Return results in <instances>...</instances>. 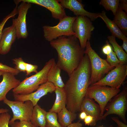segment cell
Returning a JSON list of instances; mask_svg holds the SVG:
<instances>
[{
    "label": "cell",
    "instance_id": "obj_1",
    "mask_svg": "<svg viewBox=\"0 0 127 127\" xmlns=\"http://www.w3.org/2000/svg\"><path fill=\"white\" fill-rule=\"evenodd\" d=\"M91 73L90 60L85 54L64 88L67 97L66 107L69 111L75 113L80 111L82 103L90 85Z\"/></svg>",
    "mask_w": 127,
    "mask_h": 127
},
{
    "label": "cell",
    "instance_id": "obj_2",
    "mask_svg": "<svg viewBox=\"0 0 127 127\" xmlns=\"http://www.w3.org/2000/svg\"><path fill=\"white\" fill-rule=\"evenodd\" d=\"M56 51L57 65L69 76L79 66L84 55V49L75 35L63 36L50 42Z\"/></svg>",
    "mask_w": 127,
    "mask_h": 127
},
{
    "label": "cell",
    "instance_id": "obj_3",
    "mask_svg": "<svg viewBox=\"0 0 127 127\" xmlns=\"http://www.w3.org/2000/svg\"><path fill=\"white\" fill-rule=\"evenodd\" d=\"M55 62L54 59H50L41 70L34 75L26 78L18 86L13 89V94L27 95L37 90L40 85L48 81V73Z\"/></svg>",
    "mask_w": 127,
    "mask_h": 127
},
{
    "label": "cell",
    "instance_id": "obj_4",
    "mask_svg": "<svg viewBox=\"0 0 127 127\" xmlns=\"http://www.w3.org/2000/svg\"><path fill=\"white\" fill-rule=\"evenodd\" d=\"M84 52V54L87 55L90 63V85L100 80L113 67H111L106 60L101 58L92 49L89 41L87 42Z\"/></svg>",
    "mask_w": 127,
    "mask_h": 127
},
{
    "label": "cell",
    "instance_id": "obj_5",
    "mask_svg": "<svg viewBox=\"0 0 127 127\" xmlns=\"http://www.w3.org/2000/svg\"><path fill=\"white\" fill-rule=\"evenodd\" d=\"M120 92V89L91 85L89 86L85 96L94 99L98 103L101 110V117L103 114L104 108L108 102Z\"/></svg>",
    "mask_w": 127,
    "mask_h": 127
},
{
    "label": "cell",
    "instance_id": "obj_6",
    "mask_svg": "<svg viewBox=\"0 0 127 127\" xmlns=\"http://www.w3.org/2000/svg\"><path fill=\"white\" fill-rule=\"evenodd\" d=\"M106 112L99 120H105L108 115L114 114L117 115L125 124H127L126 114L127 110V88H124L107 103L104 108Z\"/></svg>",
    "mask_w": 127,
    "mask_h": 127
},
{
    "label": "cell",
    "instance_id": "obj_7",
    "mask_svg": "<svg viewBox=\"0 0 127 127\" xmlns=\"http://www.w3.org/2000/svg\"><path fill=\"white\" fill-rule=\"evenodd\" d=\"M76 18V17L67 16L59 21L56 26H44L43 28L44 38L50 42L60 36L75 35L72 26Z\"/></svg>",
    "mask_w": 127,
    "mask_h": 127
},
{
    "label": "cell",
    "instance_id": "obj_8",
    "mask_svg": "<svg viewBox=\"0 0 127 127\" xmlns=\"http://www.w3.org/2000/svg\"><path fill=\"white\" fill-rule=\"evenodd\" d=\"M76 17L72 24L73 30L81 48L85 49L87 42L90 40L95 27L92 21L88 17L81 16Z\"/></svg>",
    "mask_w": 127,
    "mask_h": 127
},
{
    "label": "cell",
    "instance_id": "obj_9",
    "mask_svg": "<svg viewBox=\"0 0 127 127\" xmlns=\"http://www.w3.org/2000/svg\"><path fill=\"white\" fill-rule=\"evenodd\" d=\"M11 108L13 113V117L9 122L10 125L16 120L30 121L34 106L31 101L24 102L9 100L6 97L3 100Z\"/></svg>",
    "mask_w": 127,
    "mask_h": 127
},
{
    "label": "cell",
    "instance_id": "obj_10",
    "mask_svg": "<svg viewBox=\"0 0 127 127\" xmlns=\"http://www.w3.org/2000/svg\"><path fill=\"white\" fill-rule=\"evenodd\" d=\"M127 75V65L119 64L111 70L105 76L92 85L107 86L115 89H119Z\"/></svg>",
    "mask_w": 127,
    "mask_h": 127
},
{
    "label": "cell",
    "instance_id": "obj_11",
    "mask_svg": "<svg viewBox=\"0 0 127 127\" xmlns=\"http://www.w3.org/2000/svg\"><path fill=\"white\" fill-rule=\"evenodd\" d=\"M17 6L18 16L17 17L12 20L16 33L17 38L25 39L27 38L28 33L26 25V16L28 10L32 6L31 4L21 2Z\"/></svg>",
    "mask_w": 127,
    "mask_h": 127
},
{
    "label": "cell",
    "instance_id": "obj_12",
    "mask_svg": "<svg viewBox=\"0 0 127 127\" xmlns=\"http://www.w3.org/2000/svg\"><path fill=\"white\" fill-rule=\"evenodd\" d=\"M14 2L18 5L21 2L36 4L44 7L51 12L52 17L60 21L66 17L64 9L56 0H17Z\"/></svg>",
    "mask_w": 127,
    "mask_h": 127
},
{
    "label": "cell",
    "instance_id": "obj_13",
    "mask_svg": "<svg viewBox=\"0 0 127 127\" xmlns=\"http://www.w3.org/2000/svg\"><path fill=\"white\" fill-rule=\"evenodd\" d=\"M56 87L51 83L47 81L40 86L37 90L30 94L25 95L14 94L15 101L23 102L27 100L32 102L34 106L37 104L40 99L48 93L54 91Z\"/></svg>",
    "mask_w": 127,
    "mask_h": 127
},
{
    "label": "cell",
    "instance_id": "obj_14",
    "mask_svg": "<svg viewBox=\"0 0 127 127\" xmlns=\"http://www.w3.org/2000/svg\"><path fill=\"white\" fill-rule=\"evenodd\" d=\"M58 1L63 8L72 11L76 16H86L92 21H94L99 17V13L91 12L85 9L80 1L76 0H58Z\"/></svg>",
    "mask_w": 127,
    "mask_h": 127
},
{
    "label": "cell",
    "instance_id": "obj_15",
    "mask_svg": "<svg viewBox=\"0 0 127 127\" xmlns=\"http://www.w3.org/2000/svg\"><path fill=\"white\" fill-rule=\"evenodd\" d=\"M16 38L15 28L12 23L11 26L3 30L0 40V54L4 55L9 52Z\"/></svg>",
    "mask_w": 127,
    "mask_h": 127
},
{
    "label": "cell",
    "instance_id": "obj_16",
    "mask_svg": "<svg viewBox=\"0 0 127 127\" xmlns=\"http://www.w3.org/2000/svg\"><path fill=\"white\" fill-rule=\"evenodd\" d=\"M2 75V80L0 83V101H3L7 93L18 86L21 82L11 73L4 72Z\"/></svg>",
    "mask_w": 127,
    "mask_h": 127
},
{
    "label": "cell",
    "instance_id": "obj_17",
    "mask_svg": "<svg viewBox=\"0 0 127 127\" xmlns=\"http://www.w3.org/2000/svg\"><path fill=\"white\" fill-rule=\"evenodd\" d=\"M85 112L87 115L93 117L97 122L100 117L101 110L99 105L92 99L85 96L82 103L80 111Z\"/></svg>",
    "mask_w": 127,
    "mask_h": 127
},
{
    "label": "cell",
    "instance_id": "obj_18",
    "mask_svg": "<svg viewBox=\"0 0 127 127\" xmlns=\"http://www.w3.org/2000/svg\"><path fill=\"white\" fill-rule=\"evenodd\" d=\"M54 92L56 95L55 102L49 111L58 113L66 107L67 97L64 88L56 87Z\"/></svg>",
    "mask_w": 127,
    "mask_h": 127
},
{
    "label": "cell",
    "instance_id": "obj_19",
    "mask_svg": "<svg viewBox=\"0 0 127 127\" xmlns=\"http://www.w3.org/2000/svg\"><path fill=\"white\" fill-rule=\"evenodd\" d=\"M61 70L55 62L48 73L47 81L52 83L56 87L63 88L65 84L60 76Z\"/></svg>",
    "mask_w": 127,
    "mask_h": 127
},
{
    "label": "cell",
    "instance_id": "obj_20",
    "mask_svg": "<svg viewBox=\"0 0 127 127\" xmlns=\"http://www.w3.org/2000/svg\"><path fill=\"white\" fill-rule=\"evenodd\" d=\"M47 112L37 104L33 107L30 121L37 127H45Z\"/></svg>",
    "mask_w": 127,
    "mask_h": 127
},
{
    "label": "cell",
    "instance_id": "obj_21",
    "mask_svg": "<svg viewBox=\"0 0 127 127\" xmlns=\"http://www.w3.org/2000/svg\"><path fill=\"white\" fill-rule=\"evenodd\" d=\"M99 17L101 18L105 22L110 30L112 35L123 40L127 38L116 25L107 17L104 11H103L101 13H99Z\"/></svg>",
    "mask_w": 127,
    "mask_h": 127
},
{
    "label": "cell",
    "instance_id": "obj_22",
    "mask_svg": "<svg viewBox=\"0 0 127 127\" xmlns=\"http://www.w3.org/2000/svg\"><path fill=\"white\" fill-rule=\"evenodd\" d=\"M57 115L58 122L63 127H67L72 123L77 116L76 113L69 111L66 107L58 113Z\"/></svg>",
    "mask_w": 127,
    "mask_h": 127
},
{
    "label": "cell",
    "instance_id": "obj_23",
    "mask_svg": "<svg viewBox=\"0 0 127 127\" xmlns=\"http://www.w3.org/2000/svg\"><path fill=\"white\" fill-rule=\"evenodd\" d=\"M113 21L122 33L127 35V16L126 13L119 7Z\"/></svg>",
    "mask_w": 127,
    "mask_h": 127
},
{
    "label": "cell",
    "instance_id": "obj_24",
    "mask_svg": "<svg viewBox=\"0 0 127 127\" xmlns=\"http://www.w3.org/2000/svg\"><path fill=\"white\" fill-rule=\"evenodd\" d=\"M109 42L112 45L114 52L120 62V64H127V54L116 42L115 37L111 35L107 37Z\"/></svg>",
    "mask_w": 127,
    "mask_h": 127
},
{
    "label": "cell",
    "instance_id": "obj_25",
    "mask_svg": "<svg viewBox=\"0 0 127 127\" xmlns=\"http://www.w3.org/2000/svg\"><path fill=\"white\" fill-rule=\"evenodd\" d=\"M119 0H101L99 4L107 11H111L115 16L119 8Z\"/></svg>",
    "mask_w": 127,
    "mask_h": 127
},
{
    "label": "cell",
    "instance_id": "obj_26",
    "mask_svg": "<svg viewBox=\"0 0 127 127\" xmlns=\"http://www.w3.org/2000/svg\"><path fill=\"white\" fill-rule=\"evenodd\" d=\"M56 113L50 111L47 112L45 127H63L58 121Z\"/></svg>",
    "mask_w": 127,
    "mask_h": 127
},
{
    "label": "cell",
    "instance_id": "obj_27",
    "mask_svg": "<svg viewBox=\"0 0 127 127\" xmlns=\"http://www.w3.org/2000/svg\"><path fill=\"white\" fill-rule=\"evenodd\" d=\"M106 60L111 67L113 68L117 67L120 63L113 50L110 53L107 55Z\"/></svg>",
    "mask_w": 127,
    "mask_h": 127
},
{
    "label": "cell",
    "instance_id": "obj_28",
    "mask_svg": "<svg viewBox=\"0 0 127 127\" xmlns=\"http://www.w3.org/2000/svg\"><path fill=\"white\" fill-rule=\"evenodd\" d=\"M17 6L16 5L13 10L10 14L6 16L0 23V40L2 31L5 23L9 19L11 18H15V16L18 14L17 9Z\"/></svg>",
    "mask_w": 127,
    "mask_h": 127
},
{
    "label": "cell",
    "instance_id": "obj_29",
    "mask_svg": "<svg viewBox=\"0 0 127 127\" xmlns=\"http://www.w3.org/2000/svg\"><path fill=\"white\" fill-rule=\"evenodd\" d=\"M13 63L16 65L15 68L20 72H26V62L21 57L15 58L12 59Z\"/></svg>",
    "mask_w": 127,
    "mask_h": 127
},
{
    "label": "cell",
    "instance_id": "obj_30",
    "mask_svg": "<svg viewBox=\"0 0 127 127\" xmlns=\"http://www.w3.org/2000/svg\"><path fill=\"white\" fill-rule=\"evenodd\" d=\"M11 117L8 112L0 114V127H9V122Z\"/></svg>",
    "mask_w": 127,
    "mask_h": 127
},
{
    "label": "cell",
    "instance_id": "obj_31",
    "mask_svg": "<svg viewBox=\"0 0 127 127\" xmlns=\"http://www.w3.org/2000/svg\"><path fill=\"white\" fill-rule=\"evenodd\" d=\"M11 127H37L30 121H15L11 125Z\"/></svg>",
    "mask_w": 127,
    "mask_h": 127
},
{
    "label": "cell",
    "instance_id": "obj_32",
    "mask_svg": "<svg viewBox=\"0 0 127 127\" xmlns=\"http://www.w3.org/2000/svg\"><path fill=\"white\" fill-rule=\"evenodd\" d=\"M0 71L9 72L14 75H17L20 72L15 68H13L0 63Z\"/></svg>",
    "mask_w": 127,
    "mask_h": 127
},
{
    "label": "cell",
    "instance_id": "obj_33",
    "mask_svg": "<svg viewBox=\"0 0 127 127\" xmlns=\"http://www.w3.org/2000/svg\"><path fill=\"white\" fill-rule=\"evenodd\" d=\"M38 67L37 65H33L30 64L26 63V75H30L32 72H35L36 73L37 72V70Z\"/></svg>",
    "mask_w": 127,
    "mask_h": 127
},
{
    "label": "cell",
    "instance_id": "obj_34",
    "mask_svg": "<svg viewBox=\"0 0 127 127\" xmlns=\"http://www.w3.org/2000/svg\"><path fill=\"white\" fill-rule=\"evenodd\" d=\"M86 125L91 126H95L96 124V122L94 118L89 115H87L84 120Z\"/></svg>",
    "mask_w": 127,
    "mask_h": 127
},
{
    "label": "cell",
    "instance_id": "obj_35",
    "mask_svg": "<svg viewBox=\"0 0 127 127\" xmlns=\"http://www.w3.org/2000/svg\"><path fill=\"white\" fill-rule=\"evenodd\" d=\"M113 50L112 46L109 44L108 41L106 42V44L102 48V51L103 53L107 55Z\"/></svg>",
    "mask_w": 127,
    "mask_h": 127
},
{
    "label": "cell",
    "instance_id": "obj_36",
    "mask_svg": "<svg viewBox=\"0 0 127 127\" xmlns=\"http://www.w3.org/2000/svg\"><path fill=\"white\" fill-rule=\"evenodd\" d=\"M111 119L117 124L118 127H127V124L120 121L117 117H113Z\"/></svg>",
    "mask_w": 127,
    "mask_h": 127
},
{
    "label": "cell",
    "instance_id": "obj_37",
    "mask_svg": "<svg viewBox=\"0 0 127 127\" xmlns=\"http://www.w3.org/2000/svg\"><path fill=\"white\" fill-rule=\"evenodd\" d=\"M119 6L125 12H127V0H119Z\"/></svg>",
    "mask_w": 127,
    "mask_h": 127
},
{
    "label": "cell",
    "instance_id": "obj_38",
    "mask_svg": "<svg viewBox=\"0 0 127 127\" xmlns=\"http://www.w3.org/2000/svg\"><path fill=\"white\" fill-rule=\"evenodd\" d=\"M83 124L80 120H78L77 122L71 123L67 127H82Z\"/></svg>",
    "mask_w": 127,
    "mask_h": 127
},
{
    "label": "cell",
    "instance_id": "obj_39",
    "mask_svg": "<svg viewBox=\"0 0 127 127\" xmlns=\"http://www.w3.org/2000/svg\"><path fill=\"white\" fill-rule=\"evenodd\" d=\"M123 43L122 45L123 48L125 50L126 52L127 53V38L123 40Z\"/></svg>",
    "mask_w": 127,
    "mask_h": 127
},
{
    "label": "cell",
    "instance_id": "obj_40",
    "mask_svg": "<svg viewBox=\"0 0 127 127\" xmlns=\"http://www.w3.org/2000/svg\"><path fill=\"white\" fill-rule=\"evenodd\" d=\"M80 113L79 117L80 119L84 120L87 116V115L86 113L84 111H81Z\"/></svg>",
    "mask_w": 127,
    "mask_h": 127
},
{
    "label": "cell",
    "instance_id": "obj_41",
    "mask_svg": "<svg viewBox=\"0 0 127 127\" xmlns=\"http://www.w3.org/2000/svg\"><path fill=\"white\" fill-rule=\"evenodd\" d=\"M9 111V110L6 108H0V114L8 112Z\"/></svg>",
    "mask_w": 127,
    "mask_h": 127
},
{
    "label": "cell",
    "instance_id": "obj_42",
    "mask_svg": "<svg viewBox=\"0 0 127 127\" xmlns=\"http://www.w3.org/2000/svg\"><path fill=\"white\" fill-rule=\"evenodd\" d=\"M4 72L0 71V76L2 75Z\"/></svg>",
    "mask_w": 127,
    "mask_h": 127
},
{
    "label": "cell",
    "instance_id": "obj_43",
    "mask_svg": "<svg viewBox=\"0 0 127 127\" xmlns=\"http://www.w3.org/2000/svg\"><path fill=\"white\" fill-rule=\"evenodd\" d=\"M108 127H114L113 126H112V125H111L110 126Z\"/></svg>",
    "mask_w": 127,
    "mask_h": 127
},
{
    "label": "cell",
    "instance_id": "obj_44",
    "mask_svg": "<svg viewBox=\"0 0 127 127\" xmlns=\"http://www.w3.org/2000/svg\"></svg>",
    "mask_w": 127,
    "mask_h": 127
}]
</instances>
